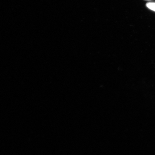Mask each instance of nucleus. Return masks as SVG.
<instances>
[{"label": "nucleus", "mask_w": 155, "mask_h": 155, "mask_svg": "<svg viewBox=\"0 0 155 155\" xmlns=\"http://www.w3.org/2000/svg\"><path fill=\"white\" fill-rule=\"evenodd\" d=\"M146 5L148 8L155 12V3H148Z\"/></svg>", "instance_id": "f257e3e1"}, {"label": "nucleus", "mask_w": 155, "mask_h": 155, "mask_svg": "<svg viewBox=\"0 0 155 155\" xmlns=\"http://www.w3.org/2000/svg\"><path fill=\"white\" fill-rule=\"evenodd\" d=\"M145 1H150V0H145Z\"/></svg>", "instance_id": "f03ea898"}]
</instances>
